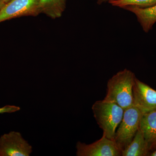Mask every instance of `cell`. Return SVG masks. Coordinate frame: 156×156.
<instances>
[{"instance_id":"obj_3","label":"cell","mask_w":156,"mask_h":156,"mask_svg":"<svg viewBox=\"0 0 156 156\" xmlns=\"http://www.w3.org/2000/svg\"><path fill=\"white\" fill-rule=\"evenodd\" d=\"M143 113L133 105L124 110L122 119L115 134L114 141L121 151L131 143L139 130Z\"/></svg>"},{"instance_id":"obj_9","label":"cell","mask_w":156,"mask_h":156,"mask_svg":"<svg viewBox=\"0 0 156 156\" xmlns=\"http://www.w3.org/2000/svg\"><path fill=\"white\" fill-rule=\"evenodd\" d=\"M135 14L146 33L149 31L156 22V5L147 8L129 6L122 8Z\"/></svg>"},{"instance_id":"obj_13","label":"cell","mask_w":156,"mask_h":156,"mask_svg":"<svg viewBox=\"0 0 156 156\" xmlns=\"http://www.w3.org/2000/svg\"><path fill=\"white\" fill-rule=\"evenodd\" d=\"M20 109V108L18 106L7 105L3 107L0 108V114L5 113H11L18 111Z\"/></svg>"},{"instance_id":"obj_14","label":"cell","mask_w":156,"mask_h":156,"mask_svg":"<svg viewBox=\"0 0 156 156\" xmlns=\"http://www.w3.org/2000/svg\"><path fill=\"white\" fill-rule=\"evenodd\" d=\"M113 1H116V0H97V3L98 5H101L104 3H109Z\"/></svg>"},{"instance_id":"obj_6","label":"cell","mask_w":156,"mask_h":156,"mask_svg":"<svg viewBox=\"0 0 156 156\" xmlns=\"http://www.w3.org/2000/svg\"><path fill=\"white\" fill-rule=\"evenodd\" d=\"M32 147L21 134L12 131L0 137V156H29Z\"/></svg>"},{"instance_id":"obj_12","label":"cell","mask_w":156,"mask_h":156,"mask_svg":"<svg viewBox=\"0 0 156 156\" xmlns=\"http://www.w3.org/2000/svg\"><path fill=\"white\" fill-rule=\"evenodd\" d=\"M108 3L112 5L122 9L129 6L147 8L156 5V0H116L111 1Z\"/></svg>"},{"instance_id":"obj_8","label":"cell","mask_w":156,"mask_h":156,"mask_svg":"<svg viewBox=\"0 0 156 156\" xmlns=\"http://www.w3.org/2000/svg\"><path fill=\"white\" fill-rule=\"evenodd\" d=\"M139 128L147 143L150 151H154L156 149V109L143 113Z\"/></svg>"},{"instance_id":"obj_11","label":"cell","mask_w":156,"mask_h":156,"mask_svg":"<svg viewBox=\"0 0 156 156\" xmlns=\"http://www.w3.org/2000/svg\"><path fill=\"white\" fill-rule=\"evenodd\" d=\"M66 0H39L40 12L52 19L61 17L66 9Z\"/></svg>"},{"instance_id":"obj_1","label":"cell","mask_w":156,"mask_h":156,"mask_svg":"<svg viewBox=\"0 0 156 156\" xmlns=\"http://www.w3.org/2000/svg\"><path fill=\"white\" fill-rule=\"evenodd\" d=\"M135 78L134 73L127 69L117 73L108 81L105 100L116 104L124 110L133 106Z\"/></svg>"},{"instance_id":"obj_5","label":"cell","mask_w":156,"mask_h":156,"mask_svg":"<svg viewBox=\"0 0 156 156\" xmlns=\"http://www.w3.org/2000/svg\"><path fill=\"white\" fill-rule=\"evenodd\" d=\"M77 156H120L122 151L114 140L102 136L101 139L91 144L78 141L76 145Z\"/></svg>"},{"instance_id":"obj_4","label":"cell","mask_w":156,"mask_h":156,"mask_svg":"<svg viewBox=\"0 0 156 156\" xmlns=\"http://www.w3.org/2000/svg\"><path fill=\"white\" fill-rule=\"evenodd\" d=\"M39 0H10L0 9V23L23 16L41 14Z\"/></svg>"},{"instance_id":"obj_2","label":"cell","mask_w":156,"mask_h":156,"mask_svg":"<svg viewBox=\"0 0 156 156\" xmlns=\"http://www.w3.org/2000/svg\"><path fill=\"white\" fill-rule=\"evenodd\" d=\"M92 110L98 125L103 131V135L114 140L116 131L122 119L124 110L116 104L104 99L95 102Z\"/></svg>"},{"instance_id":"obj_7","label":"cell","mask_w":156,"mask_h":156,"mask_svg":"<svg viewBox=\"0 0 156 156\" xmlns=\"http://www.w3.org/2000/svg\"><path fill=\"white\" fill-rule=\"evenodd\" d=\"M133 94V105L143 113L156 109V91L136 77Z\"/></svg>"},{"instance_id":"obj_16","label":"cell","mask_w":156,"mask_h":156,"mask_svg":"<svg viewBox=\"0 0 156 156\" xmlns=\"http://www.w3.org/2000/svg\"><path fill=\"white\" fill-rule=\"evenodd\" d=\"M148 156H156V149L154 151H153L152 152H151V153H150Z\"/></svg>"},{"instance_id":"obj_10","label":"cell","mask_w":156,"mask_h":156,"mask_svg":"<svg viewBox=\"0 0 156 156\" xmlns=\"http://www.w3.org/2000/svg\"><path fill=\"white\" fill-rule=\"evenodd\" d=\"M150 151L142 131L139 129L131 143L122 151V156H148Z\"/></svg>"},{"instance_id":"obj_15","label":"cell","mask_w":156,"mask_h":156,"mask_svg":"<svg viewBox=\"0 0 156 156\" xmlns=\"http://www.w3.org/2000/svg\"><path fill=\"white\" fill-rule=\"evenodd\" d=\"M10 0H0V9L5 5L6 3L8 2Z\"/></svg>"}]
</instances>
